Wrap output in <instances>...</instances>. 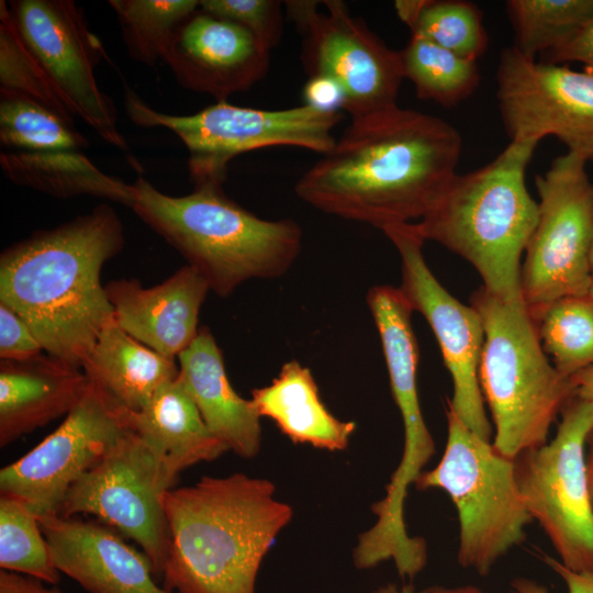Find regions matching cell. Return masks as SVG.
Instances as JSON below:
<instances>
[{
	"instance_id": "cell-1",
	"label": "cell",
	"mask_w": 593,
	"mask_h": 593,
	"mask_svg": "<svg viewBox=\"0 0 593 593\" xmlns=\"http://www.w3.org/2000/svg\"><path fill=\"white\" fill-rule=\"evenodd\" d=\"M461 146L448 122L396 104L351 119L294 192L316 210L380 230L411 223L457 174Z\"/></svg>"
},
{
	"instance_id": "cell-2",
	"label": "cell",
	"mask_w": 593,
	"mask_h": 593,
	"mask_svg": "<svg viewBox=\"0 0 593 593\" xmlns=\"http://www.w3.org/2000/svg\"><path fill=\"white\" fill-rule=\"evenodd\" d=\"M125 243L107 203L54 228L37 231L0 256V302L31 327L44 350L81 369L113 309L103 265Z\"/></svg>"
},
{
	"instance_id": "cell-3",
	"label": "cell",
	"mask_w": 593,
	"mask_h": 593,
	"mask_svg": "<svg viewBox=\"0 0 593 593\" xmlns=\"http://www.w3.org/2000/svg\"><path fill=\"white\" fill-rule=\"evenodd\" d=\"M169 547L161 578L171 593H255L264 558L293 516L267 479L202 477L163 495Z\"/></svg>"
},
{
	"instance_id": "cell-4",
	"label": "cell",
	"mask_w": 593,
	"mask_h": 593,
	"mask_svg": "<svg viewBox=\"0 0 593 593\" xmlns=\"http://www.w3.org/2000/svg\"><path fill=\"white\" fill-rule=\"evenodd\" d=\"M132 210L172 246L221 298L251 279L283 276L302 248V230L290 219L265 220L231 200L222 184H194L180 197L137 177Z\"/></svg>"
},
{
	"instance_id": "cell-5",
	"label": "cell",
	"mask_w": 593,
	"mask_h": 593,
	"mask_svg": "<svg viewBox=\"0 0 593 593\" xmlns=\"http://www.w3.org/2000/svg\"><path fill=\"white\" fill-rule=\"evenodd\" d=\"M537 145L510 142L485 166L456 174L417 223L425 240L439 243L470 262L482 287L505 302L523 301L521 258L539 213L525 175Z\"/></svg>"
},
{
	"instance_id": "cell-6",
	"label": "cell",
	"mask_w": 593,
	"mask_h": 593,
	"mask_svg": "<svg viewBox=\"0 0 593 593\" xmlns=\"http://www.w3.org/2000/svg\"><path fill=\"white\" fill-rule=\"evenodd\" d=\"M470 305L484 327L479 382L492 414V445L516 459L547 443L550 426L575 396L574 385L548 359L523 301H502L481 286Z\"/></svg>"
},
{
	"instance_id": "cell-7",
	"label": "cell",
	"mask_w": 593,
	"mask_h": 593,
	"mask_svg": "<svg viewBox=\"0 0 593 593\" xmlns=\"http://www.w3.org/2000/svg\"><path fill=\"white\" fill-rule=\"evenodd\" d=\"M447 441L437 466L423 471L418 490H444L459 519L458 563L480 575L525 539L533 521L519 492L515 459L471 432L447 405Z\"/></svg>"
},
{
	"instance_id": "cell-8",
	"label": "cell",
	"mask_w": 593,
	"mask_h": 593,
	"mask_svg": "<svg viewBox=\"0 0 593 593\" xmlns=\"http://www.w3.org/2000/svg\"><path fill=\"white\" fill-rule=\"evenodd\" d=\"M125 111L142 127H164L175 133L189 153L193 184H223L235 157L265 147L292 146L324 155L336 142L333 134L342 111L307 104L265 110L217 101L190 115L158 112L125 87Z\"/></svg>"
},
{
	"instance_id": "cell-9",
	"label": "cell",
	"mask_w": 593,
	"mask_h": 593,
	"mask_svg": "<svg viewBox=\"0 0 593 593\" xmlns=\"http://www.w3.org/2000/svg\"><path fill=\"white\" fill-rule=\"evenodd\" d=\"M586 163L567 152L536 177L538 221L521 267L522 300L536 323L552 303L589 294L593 284L592 182Z\"/></svg>"
},
{
	"instance_id": "cell-10",
	"label": "cell",
	"mask_w": 593,
	"mask_h": 593,
	"mask_svg": "<svg viewBox=\"0 0 593 593\" xmlns=\"http://www.w3.org/2000/svg\"><path fill=\"white\" fill-rule=\"evenodd\" d=\"M593 429V405L577 396L561 412L550 443L515 459L519 492L559 561L575 572L593 573V499L585 446Z\"/></svg>"
},
{
	"instance_id": "cell-11",
	"label": "cell",
	"mask_w": 593,
	"mask_h": 593,
	"mask_svg": "<svg viewBox=\"0 0 593 593\" xmlns=\"http://www.w3.org/2000/svg\"><path fill=\"white\" fill-rule=\"evenodd\" d=\"M284 2L302 34L301 60L309 77L334 80L351 119L396 105L403 68L400 51L390 48L339 0Z\"/></svg>"
},
{
	"instance_id": "cell-12",
	"label": "cell",
	"mask_w": 593,
	"mask_h": 593,
	"mask_svg": "<svg viewBox=\"0 0 593 593\" xmlns=\"http://www.w3.org/2000/svg\"><path fill=\"white\" fill-rule=\"evenodd\" d=\"M381 231L400 256L399 289L413 312H419L429 324L451 376L454 392L447 405L471 432L491 441L494 433L479 382L484 344L479 313L454 298L433 275L423 255L426 240L417 223L392 224Z\"/></svg>"
},
{
	"instance_id": "cell-13",
	"label": "cell",
	"mask_w": 593,
	"mask_h": 593,
	"mask_svg": "<svg viewBox=\"0 0 593 593\" xmlns=\"http://www.w3.org/2000/svg\"><path fill=\"white\" fill-rule=\"evenodd\" d=\"M168 490L147 446L126 428L111 451L69 489L58 515L96 516L135 541L161 577L169 547L163 506Z\"/></svg>"
},
{
	"instance_id": "cell-14",
	"label": "cell",
	"mask_w": 593,
	"mask_h": 593,
	"mask_svg": "<svg viewBox=\"0 0 593 593\" xmlns=\"http://www.w3.org/2000/svg\"><path fill=\"white\" fill-rule=\"evenodd\" d=\"M125 430L119 405L90 380L64 422L0 470V494L21 500L38 517L58 515L69 489L111 451Z\"/></svg>"
},
{
	"instance_id": "cell-15",
	"label": "cell",
	"mask_w": 593,
	"mask_h": 593,
	"mask_svg": "<svg viewBox=\"0 0 593 593\" xmlns=\"http://www.w3.org/2000/svg\"><path fill=\"white\" fill-rule=\"evenodd\" d=\"M8 5L24 42L75 116L109 144L126 150L114 103L96 79L94 69L105 52L81 8L71 0H13Z\"/></svg>"
},
{
	"instance_id": "cell-16",
	"label": "cell",
	"mask_w": 593,
	"mask_h": 593,
	"mask_svg": "<svg viewBox=\"0 0 593 593\" xmlns=\"http://www.w3.org/2000/svg\"><path fill=\"white\" fill-rule=\"evenodd\" d=\"M496 97L511 142L555 136L568 152L593 160V75L536 61L515 46L497 66Z\"/></svg>"
},
{
	"instance_id": "cell-17",
	"label": "cell",
	"mask_w": 593,
	"mask_h": 593,
	"mask_svg": "<svg viewBox=\"0 0 593 593\" xmlns=\"http://www.w3.org/2000/svg\"><path fill=\"white\" fill-rule=\"evenodd\" d=\"M367 304L379 332L394 402L400 411L403 454L380 500L390 515L404 513L410 485L415 484L435 454V443L425 423L417 391L418 346L412 327L410 304L399 288L374 286Z\"/></svg>"
},
{
	"instance_id": "cell-18",
	"label": "cell",
	"mask_w": 593,
	"mask_h": 593,
	"mask_svg": "<svg viewBox=\"0 0 593 593\" xmlns=\"http://www.w3.org/2000/svg\"><path fill=\"white\" fill-rule=\"evenodd\" d=\"M164 61L183 88L227 101L266 76L270 51L245 27L199 7L176 31Z\"/></svg>"
},
{
	"instance_id": "cell-19",
	"label": "cell",
	"mask_w": 593,
	"mask_h": 593,
	"mask_svg": "<svg viewBox=\"0 0 593 593\" xmlns=\"http://www.w3.org/2000/svg\"><path fill=\"white\" fill-rule=\"evenodd\" d=\"M52 560L90 593H171L155 581L152 561L112 527L60 515L38 517Z\"/></svg>"
},
{
	"instance_id": "cell-20",
	"label": "cell",
	"mask_w": 593,
	"mask_h": 593,
	"mask_svg": "<svg viewBox=\"0 0 593 593\" xmlns=\"http://www.w3.org/2000/svg\"><path fill=\"white\" fill-rule=\"evenodd\" d=\"M104 288L118 325L171 359L197 337L200 310L211 291L205 279L189 265L150 288L137 279L112 280Z\"/></svg>"
},
{
	"instance_id": "cell-21",
	"label": "cell",
	"mask_w": 593,
	"mask_h": 593,
	"mask_svg": "<svg viewBox=\"0 0 593 593\" xmlns=\"http://www.w3.org/2000/svg\"><path fill=\"white\" fill-rule=\"evenodd\" d=\"M119 414L125 427L147 446L169 489L181 471L230 450L208 427L179 377L142 410L119 406Z\"/></svg>"
},
{
	"instance_id": "cell-22",
	"label": "cell",
	"mask_w": 593,
	"mask_h": 593,
	"mask_svg": "<svg viewBox=\"0 0 593 593\" xmlns=\"http://www.w3.org/2000/svg\"><path fill=\"white\" fill-rule=\"evenodd\" d=\"M89 378L51 355L0 360V447L66 416L82 399Z\"/></svg>"
},
{
	"instance_id": "cell-23",
	"label": "cell",
	"mask_w": 593,
	"mask_h": 593,
	"mask_svg": "<svg viewBox=\"0 0 593 593\" xmlns=\"http://www.w3.org/2000/svg\"><path fill=\"white\" fill-rule=\"evenodd\" d=\"M178 360V377L211 432L239 457H255L261 448L260 416L251 401L233 389L222 351L206 326Z\"/></svg>"
},
{
	"instance_id": "cell-24",
	"label": "cell",
	"mask_w": 593,
	"mask_h": 593,
	"mask_svg": "<svg viewBox=\"0 0 593 593\" xmlns=\"http://www.w3.org/2000/svg\"><path fill=\"white\" fill-rule=\"evenodd\" d=\"M250 401L260 418H270L294 444L340 451L356 429L354 422L327 410L310 369L294 359L283 363L268 385L254 389Z\"/></svg>"
},
{
	"instance_id": "cell-25",
	"label": "cell",
	"mask_w": 593,
	"mask_h": 593,
	"mask_svg": "<svg viewBox=\"0 0 593 593\" xmlns=\"http://www.w3.org/2000/svg\"><path fill=\"white\" fill-rule=\"evenodd\" d=\"M82 369L119 406L130 411L142 410L179 374L175 359L133 338L114 318L102 328Z\"/></svg>"
},
{
	"instance_id": "cell-26",
	"label": "cell",
	"mask_w": 593,
	"mask_h": 593,
	"mask_svg": "<svg viewBox=\"0 0 593 593\" xmlns=\"http://www.w3.org/2000/svg\"><path fill=\"white\" fill-rule=\"evenodd\" d=\"M0 166L10 181L56 198L92 195L131 209L135 201L134 184L104 174L80 152H7Z\"/></svg>"
},
{
	"instance_id": "cell-27",
	"label": "cell",
	"mask_w": 593,
	"mask_h": 593,
	"mask_svg": "<svg viewBox=\"0 0 593 593\" xmlns=\"http://www.w3.org/2000/svg\"><path fill=\"white\" fill-rule=\"evenodd\" d=\"M403 76L414 85L417 98L443 107H454L477 89L480 74L477 61L423 38L411 35L400 51Z\"/></svg>"
},
{
	"instance_id": "cell-28",
	"label": "cell",
	"mask_w": 593,
	"mask_h": 593,
	"mask_svg": "<svg viewBox=\"0 0 593 593\" xmlns=\"http://www.w3.org/2000/svg\"><path fill=\"white\" fill-rule=\"evenodd\" d=\"M132 59L149 67L164 61L178 27L200 0H110Z\"/></svg>"
},
{
	"instance_id": "cell-29",
	"label": "cell",
	"mask_w": 593,
	"mask_h": 593,
	"mask_svg": "<svg viewBox=\"0 0 593 593\" xmlns=\"http://www.w3.org/2000/svg\"><path fill=\"white\" fill-rule=\"evenodd\" d=\"M0 142L15 152H79L88 142L75 124L23 94L0 89Z\"/></svg>"
},
{
	"instance_id": "cell-30",
	"label": "cell",
	"mask_w": 593,
	"mask_h": 593,
	"mask_svg": "<svg viewBox=\"0 0 593 593\" xmlns=\"http://www.w3.org/2000/svg\"><path fill=\"white\" fill-rule=\"evenodd\" d=\"M515 47L535 58L560 46L593 18V0H510Z\"/></svg>"
},
{
	"instance_id": "cell-31",
	"label": "cell",
	"mask_w": 593,
	"mask_h": 593,
	"mask_svg": "<svg viewBox=\"0 0 593 593\" xmlns=\"http://www.w3.org/2000/svg\"><path fill=\"white\" fill-rule=\"evenodd\" d=\"M555 368L566 378L593 366V296L573 295L552 303L537 322Z\"/></svg>"
},
{
	"instance_id": "cell-32",
	"label": "cell",
	"mask_w": 593,
	"mask_h": 593,
	"mask_svg": "<svg viewBox=\"0 0 593 593\" xmlns=\"http://www.w3.org/2000/svg\"><path fill=\"white\" fill-rule=\"evenodd\" d=\"M0 568L51 585L60 580L38 516L8 494L0 495Z\"/></svg>"
},
{
	"instance_id": "cell-33",
	"label": "cell",
	"mask_w": 593,
	"mask_h": 593,
	"mask_svg": "<svg viewBox=\"0 0 593 593\" xmlns=\"http://www.w3.org/2000/svg\"><path fill=\"white\" fill-rule=\"evenodd\" d=\"M0 89L31 98L75 124V114L24 42L3 0L0 1Z\"/></svg>"
},
{
	"instance_id": "cell-34",
	"label": "cell",
	"mask_w": 593,
	"mask_h": 593,
	"mask_svg": "<svg viewBox=\"0 0 593 593\" xmlns=\"http://www.w3.org/2000/svg\"><path fill=\"white\" fill-rule=\"evenodd\" d=\"M423 37L465 59L474 60L488 46V34L478 7L462 0H422L409 26Z\"/></svg>"
},
{
	"instance_id": "cell-35",
	"label": "cell",
	"mask_w": 593,
	"mask_h": 593,
	"mask_svg": "<svg viewBox=\"0 0 593 593\" xmlns=\"http://www.w3.org/2000/svg\"><path fill=\"white\" fill-rule=\"evenodd\" d=\"M282 2L276 0H200L201 10L248 30L267 49L282 36Z\"/></svg>"
},
{
	"instance_id": "cell-36",
	"label": "cell",
	"mask_w": 593,
	"mask_h": 593,
	"mask_svg": "<svg viewBox=\"0 0 593 593\" xmlns=\"http://www.w3.org/2000/svg\"><path fill=\"white\" fill-rule=\"evenodd\" d=\"M43 350L29 324L0 302V360L25 361L41 356Z\"/></svg>"
},
{
	"instance_id": "cell-37",
	"label": "cell",
	"mask_w": 593,
	"mask_h": 593,
	"mask_svg": "<svg viewBox=\"0 0 593 593\" xmlns=\"http://www.w3.org/2000/svg\"><path fill=\"white\" fill-rule=\"evenodd\" d=\"M544 57L541 61L549 64L581 63L584 71L593 75V18L567 42L545 53Z\"/></svg>"
},
{
	"instance_id": "cell-38",
	"label": "cell",
	"mask_w": 593,
	"mask_h": 593,
	"mask_svg": "<svg viewBox=\"0 0 593 593\" xmlns=\"http://www.w3.org/2000/svg\"><path fill=\"white\" fill-rule=\"evenodd\" d=\"M542 560L563 580L568 593H593V573L572 571L549 556L542 557ZM511 588L514 593H548L546 586L523 577L513 579Z\"/></svg>"
},
{
	"instance_id": "cell-39",
	"label": "cell",
	"mask_w": 593,
	"mask_h": 593,
	"mask_svg": "<svg viewBox=\"0 0 593 593\" xmlns=\"http://www.w3.org/2000/svg\"><path fill=\"white\" fill-rule=\"evenodd\" d=\"M304 104L326 110L342 111L344 108V93L340 87L326 77H309L304 89Z\"/></svg>"
},
{
	"instance_id": "cell-40",
	"label": "cell",
	"mask_w": 593,
	"mask_h": 593,
	"mask_svg": "<svg viewBox=\"0 0 593 593\" xmlns=\"http://www.w3.org/2000/svg\"><path fill=\"white\" fill-rule=\"evenodd\" d=\"M0 593H63L56 585L37 579L1 570Z\"/></svg>"
},
{
	"instance_id": "cell-41",
	"label": "cell",
	"mask_w": 593,
	"mask_h": 593,
	"mask_svg": "<svg viewBox=\"0 0 593 593\" xmlns=\"http://www.w3.org/2000/svg\"><path fill=\"white\" fill-rule=\"evenodd\" d=\"M571 380L575 396L593 405V366L578 372Z\"/></svg>"
},
{
	"instance_id": "cell-42",
	"label": "cell",
	"mask_w": 593,
	"mask_h": 593,
	"mask_svg": "<svg viewBox=\"0 0 593 593\" xmlns=\"http://www.w3.org/2000/svg\"><path fill=\"white\" fill-rule=\"evenodd\" d=\"M426 593H485L481 589L474 585H461V586H430L425 589Z\"/></svg>"
},
{
	"instance_id": "cell-43",
	"label": "cell",
	"mask_w": 593,
	"mask_h": 593,
	"mask_svg": "<svg viewBox=\"0 0 593 593\" xmlns=\"http://www.w3.org/2000/svg\"><path fill=\"white\" fill-rule=\"evenodd\" d=\"M371 593H426V590L417 591L411 585L398 586L395 584H387L376 589Z\"/></svg>"
},
{
	"instance_id": "cell-44",
	"label": "cell",
	"mask_w": 593,
	"mask_h": 593,
	"mask_svg": "<svg viewBox=\"0 0 593 593\" xmlns=\"http://www.w3.org/2000/svg\"><path fill=\"white\" fill-rule=\"evenodd\" d=\"M586 445H589V454H588V457H585L586 458V472H588L590 492L593 499V429L588 438Z\"/></svg>"
},
{
	"instance_id": "cell-45",
	"label": "cell",
	"mask_w": 593,
	"mask_h": 593,
	"mask_svg": "<svg viewBox=\"0 0 593 593\" xmlns=\"http://www.w3.org/2000/svg\"><path fill=\"white\" fill-rule=\"evenodd\" d=\"M592 212H593V182H592ZM591 267H592V273H593V244H592V253H591Z\"/></svg>"
},
{
	"instance_id": "cell-46",
	"label": "cell",
	"mask_w": 593,
	"mask_h": 593,
	"mask_svg": "<svg viewBox=\"0 0 593 593\" xmlns=\"http://www.w3.org/2000/svg\"><path fill=\"white\" fill-rule=\"evenodd\" d=\"M590 294L593 296V284L591 287Z\"/></svg>"
}]
</instances>
